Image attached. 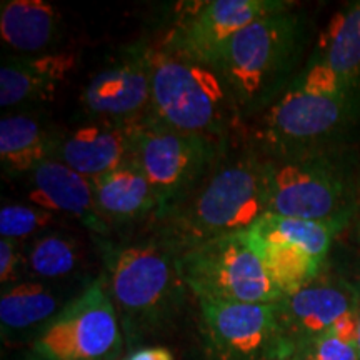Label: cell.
Here are the masks:
<instances>
[{
  "label": "cell",
  "instance_id": "2e32d148",
  "mask_svg": "<svg viewBox=\"0 0 360 360\" xmlns=\"http://www.w3.org/2000/svg\"><path fill=\"white\" fill-rule=\"evenodd\" d=\"M77 65L72 52L37 57H7L0 65V105H20L51 98Z\"/></svg>",
  "mask_w": 360,
  "mask_h": 360
},
{
  "label": "cell",
  "instance_id": "ba28073f",
  "mask_svg": "<svg viewBox=\"0 0 360 360\" xmlns=\"http://www.w3.org/2000/svg\"><path fill=\"white\" fill-rule=\"evenodd\" d=\"M267 214L349 225L355 193L340 165L323 155L269 159Z\"/></svg>",
  "mask_w": 360,
  "mask_h": 360
},
{
  "label": "cell",
  "instance_id": "5bb4252c",
  "mask_svg": "<svg viewBox=\"0 0 360 360\" xmlns=\"http://www.w3.org/2000/svg\"><path fill=\"white\" fill-rule=\"evenodd\" d=\"M27 199L40 209L77 220L96 236L110 231L97 209L92 180L56 159L44 160L29 174Z\"/></svg>",
  "mask_w": 360,
  "mask_h": 360
},
{
  "label": "cell",
  "instance_id": "30bf717a",
  "mask_svg": "<svg viewBox=\"0 0 360 360\" xmlns=\"http://www.w3.org/2000/svg\"><path fill=\"white\" fill-rule=\"evenodd\" d=\"M283 0H207L182 4L169 30L165 51L215 70L225 45L252 22L292 8Z\"/></svg>",
  "mask_w": 360,
  "mask_h": 360
},
{
  "label": "cell",
  "instance_id": "4dcf8cb0",
  "mask_svg": "<svg viewBox=\"0 0 360 360\" xmlns=\"http://www.w3.org/2000/svg\"><path fill=\"white\" fill-rule=\"evenodd\" d=\"M357 349H359V360H360V310H359V334H357Z\"/></svg>",
  "mask_w": 360,
  "mask_h": 360
},
{
  "label": "cell",
  "instance_id": "277c9868",
  "mask_svg": "<svg viewBox=\"0 0 360 360\" xmlns=\"http://www.w3.org/2000/svg\"><path fill=\"white\" fill-rule=\"evenodd\" d=\"M304 25L292 8L252 22L225 45L215 72L227 85L237 114L265 107L300 52Z\"/></svg>",
  "mask_w": 360,
  "mask_h": 360
},
{
  "label": "cell",
  "instance_id": "d6a6232c",
  "mask_svg": "<svg viewBox=\"0 0 360 360\" xmlns=\"http://www.w3.org/2000/svg\"><path fill=\"white\" fill-rule=\"evenodd\" d=\"M277 360H295L294 355H287V357H282V359H277Z\"/></svg>",
  "mask_w": 360,
  "mask_h": 360
},
{
  "label": "cell",
  "instance_id": "603a6c76",
  "mask_svg": "<svg viewBox=\"0 0 360 360\" xmlns=\"http://www.w3.org/2000/svg\"><path fill=\"white\" fill-rule=\"evenodd\" d=\"M249 240L283 297L300 290L323 272L326 262L314 259L307 252L297 249L294 245L283 244V242L260 240L250 236Z\"/></svg>",
  "mask_w": 360,
  "mask_h": 360
},
{
  "label": "cell",
  "instance_id": "8992f818",
  "mask_svg": "<svg viewBox=\"0 0 360 360\" xmlns=\"http://www.w3.org/2000/svg\"><path fill=\"white\" fill-rule=\"evenodd\" d=\"M177 255L180 276L199 302L276 304L283 297L247 232L202 242Z\"/></svg>",
  "mask_w": 360,
  "mask_h": 360
},
{
  "label": "cell",
  "instance_id": "9a60e30c",
  "mask_svg": "<svg viewBox=\"0 0 360 360\" xmlns=\"http://www.w3.org/2000/svg\"><path fill=\"white\" fill-rule=\"evenodd\" d=\"M52 159L94 180L130 159V124L85 125L56 139Z\"/></svg>",
  "mask_w": 360,
  "mask_h": 360
},
{
  "label": "cell",
  "instance_id": "44dd1931",
  "mask_svg": "<svg viewBox=\"0 0 360 360\" xmlns=\"http://www.w3.org/2000/svg\"><path fill=\"white\" fill-rule=\"evenodd\" d=\"M56 139L30 115H7L0 120V160L8 175L30 174L52 159Z\"/></svg>",
  "mask_w": 360,
  "mask_h": 360
},
{
  "label": "cell",
  "instance_id": "83f0119b",
  "mask_svg": "<svg viewBox=\"0 0 360 360\" xmlns=\"http://www.w3.org/2000/svg\"><path fill=\"white\" fill-rule=\"evenodd\" d=\"M120 360H175L174 354L167 347L160 345H150V347L135 349Z\"/></svg>",
  "mask_w": 360,
  "mask_h": 360
},
{
  "label": "cell",
  "instance_id": "9c48e42d",
  "mask_svg": "<svg viewBox=\"0 0 360 360\" xmlns=\"http://www.w3.org/2000/svg\"><path fill=\"white\" fill-rule=\"evenodd\" d=\"M125 340L103 274L30 342L35 360H120Z\"/></svg>",
  "mask_w": 360,
  "mask_h": 360
},
{
  "label": "cell",
  "instance_id": "8fae6325",
  "mask_svg": "<svg viewBox=\"0 0 360 360\" xmlns=\"http://www.w3.org/2000/svg\"><path fill=\"white\" fill-rule=\"evenodd\" d=\"M200 334L209 360H277L292 355L276 304L199 302Z\"/></svg>",
  "mask_w": 360,
  "mask_h": 360
},
{
  "label": "cell",
  "instance_id": "484cf974",
  "mask_svg": "<svg viewBox=\"0 0 360 360\" xmlns=\"http://www.w3.org/2000/svg\"><path fill=\"white\" fill-rule=\"evenodd\" d=\"M295 360H359V349L355 342L327 330L326 334L310 339L294 349Z\"/></svg>",
  "mask_w": 360,
  "mask_h": 360
},
{
  "label": "cell",
  "instance_id": "ac0fdd59",
  "mask_svg": "<svg viewBox=\"0 0 360 360\" xmlns=\"http://www.w3.org/2000/svg\"><path fill=\"white\" fill-rule=\"evenodd\" d=\"M92 186L97 209L107 224H127L157 210L155 193L132 157L112 172L94 179Z\"/></svg>",
  "mask_w": 360,
  "mask_h": 360
},
{
  "label": "cell",
  "instance_id": "d4e9b609",
  "mask_svg": "<svg viewBox=\"0 0 360 360\" xmlns=\"http://www.w3.org/2000/svg\"><path fill=\"white\" fill-rule=\"evenodd\" d=\"M53 220H57L56 214L34 204H7L0 210V236L20 240L44 231L53 224Z\"/></svg>",
  "mask_w": 360,
  "mask_h": 360
},
{
  "label": "cell",
  "instance_id": "5b68a950",
  "mask_svg": "<svg viewBox=\"0 0 360 360\" xmlns=\"http://www.w3.org/2000/svg\"><path fill=\"white\" fill-rule=\"evenodd\" d=\"M237 114L231 92L210 67L150 47L148 119L180 132L224 141Z\"/></svg>",
  "mask_w": 360,
  "mask_h": 360
},
{
  "label": "cell",
  "instance_id": "1f68e13d",
  "mask_svg": "<svg viewBox=\"0 0 360 360\" xmlns=\"http://www.w3.org/2000/svg\"><path fill=\"white\" fill-rule=\"evenodd\" d=\"M22 360H35V359H34L32 355H30V354H25V355H24V359H22Z\"/></svg>",
  "mask_w": 360,
  "mask_h": 360
},
{
  "label": "cell",
  "instance_id": "4316f807",
  "mask_svg": "<svg viewBox=\"0 0 360 360\" xmlns=\"http://www.w3.org/2000/svg\"><path fill=\"white\" fill-rule=\"evenodd\" d=\"M22 265L25 260L19 250V240L0 238V282L4 287L19 282Z\"/></svg>",
  "mask_w": 360,
  "mask_h": 360
},
{
  "label": "cell",
  "instance_id": "52a82bcc",
  "mask_svg": "<svg viewBox=\"0 0 360 360\" xmlns=\"http://www.w3.org/2000/svg\"><path fill=\"white\" fill-rule=\"evenodd\" d=\"M220 142L165 127L148 117L130 124V157L155 193V215L191 195L217 160Z\"/></svg>",
  "mask_w": 360,
  "mask_h": 360
},
{
  "label": "cell",
  "instance_id": "f546056e",
  "mask_svg": "<svg viewBox=\"0 0 360 360\" xmlns=\"http://www.w3.org/2000/svg\"><path fill=\"white\" fill-rule=\"evenodd\" d=\"M350 282H352V281H350ZM352 285L355 287V290H357V294L360 297V269L357 270V276H355V281L352 282Z\"/></svg>",
  "mask_w": 360,
  "mask_h": 360
},
{
  "label": "cell",
  "instance_id": "6da1fadb",
  "mask_svg": "<svg viewBox=\"0 0 360 360\" xmlns=\"http://www.w3.org/2000/svg\"><path fill=\"white\" fill-rule=\"evenodd\" d=\"M105 287L129 352L143 347L180 314L187 285L180 276L179 255L160 237L112 244L102 242Z\"/></svg>",
  "mask_w": 360,
  "mask_h": 360
},
{
  "label": "cell",
  "instance_id": "ffe728a7",
  "mask_svg": "<svg viewBox=\"0 0 360 360\" xmlns=\"http://www.w3.org/2000/svg\"><path fill=\"white\" fill-rule=\"evenodd\" d=\"M58 12L44 0H7L0 7V37L19 52H40L56 42Z\"/></svg>",
  "mask_w": 360,
  "mask_h": 360
},
{
  "label": "cell",
  "instance_id": "4fadbf2b",
  "mask_svg": "<svg viewBox=\"0 0 360 360\" xmlns=\"http://www.w3.org/2000/svg\"><path fill=\"white\" fill-rule=\"evenodd\" d=\"M360 309V297L347 278L321 274L315 281L277 302L283 340L297 345L326 334L345 314Z\"/></svg>",
  "mask_w": 360,
  "mask_h": 360
},
{
  "label": "cell",
  "instance_id": "7c38bea8",
  "mask_svg": "<svg viewBox=\"0 0 360 360\" xmlns=\"http://www.w3.org/2000/svg\"><path fill=\"white\" fill-rule=\"evenodd\" d=\"M84 109L110 124L146 119L150 107V47H129L122 58L97 72L80 96Z\"/></svg>",
  "mask_w": 360,
  "mask_h": 360
},
{
  "label": "cell",
  "instance_id": "f1b7e54d",
  "mask_svg": "<svg viewBox=\"0 0 360 360\" xmlns=\"http://www.w3.org/2000/svg\"><path fill=\"white\" fill-rule=\"evenodd\" d=\"M354 232H355V238H357V242L360 244V215L357 219H355V229H354Z\"/></svg>",
  "mask_w": 360,
  "mask_h": 360
},
{
  "label": "cell",
  "instance_id": "d6986e66",
  "mask_svg": "<svg viewBox=\"0 0 360 360\" xmlns=\"http://www.w3.org/2000/svg\"><path fill=\"white\" fill-rule=\"evenodd\" d=\"M314 62L327 67L345 87L360 90V2L337 11L319 39Z\"/></svg>",
  "mask_w": 360,
  "mask_h": 360
},
{
  "label": "cell",
  "instance_id": "cb8c5ba5",
  "mask_svg": "<svg viewBox=\"0 0 360 360\" xmlns=\"http://www.w3.org/2000/svg\"><path fill=\"white\" fill-rule=\"evenodd\" d=\"M82 260L77 238L60 232L44 233L27 250L25 269L35 281H57L75 272Z\"/></svg>",
  "mask_w": 360,
  "mask_h": 360
},
{
  "label": "cell",
  "instance_id": "3957f363",
  "mask_svg": "<svg viewBox=\"0 0 360 360\" xmlns=\"http://www.w3.org/2000/svg\"><path fill=\"white\" fill-rule=\"evenodd\" d=\"M359 92L312 62L264 112L260 137L276 159L323 155L357 112Z\"/></svg>",
  "mask_w": 360,
  "mask_h": 360
},
{
  "label": "cell",
  "instance_id": "7402d4cb",
  "mask_svg": "<svg viewBox=\"0 0 360 360\" xmlns=\"http://www.w3.org/2000/svg\"><path fill=\"white\" fill-rule=\"evenodd\" d=\"M345 227L347 225L339 222H317V220H302L264 214L247 231V233L252 238L283 242V244L294 245L297 249L307 252L314 259L326 262L332 242Z\"/></svg>",
  "mask_w": 360,
  "mask_h": 360
},
{
  "label": "cell",
  "instance_id": "7a4b0ae2",
  "mask_svg": "<svg viewBox=\"0 0 360 360\" xmlns=\"http://www.w3.org/2000/svg\"><path fill=\"white\" fill-rule=\"evenodd\" d=\"M267 214V165L254 154L219 167L177 205L155 215L157 237L177 252L244 233Z\"/></svg>",
  "mask_w": 360,
  "mask_h": 360
},
{
  "label": "cell",
  "instance_id": "e0dca14e",
  "mask_svg": "<svg viewBox=\"0 0 360 360\" xmlns=\"http://www.w3.org/2000/svg\"><path fill=\"white\" fill-rule=\"evenodd\" d=\"M67 304L44 282L27 281L4 287L0 295L2 339L35 340Z\"/></svg>",
  "mask_w": 360,
  "mask_h": 360
}]
</instances>
